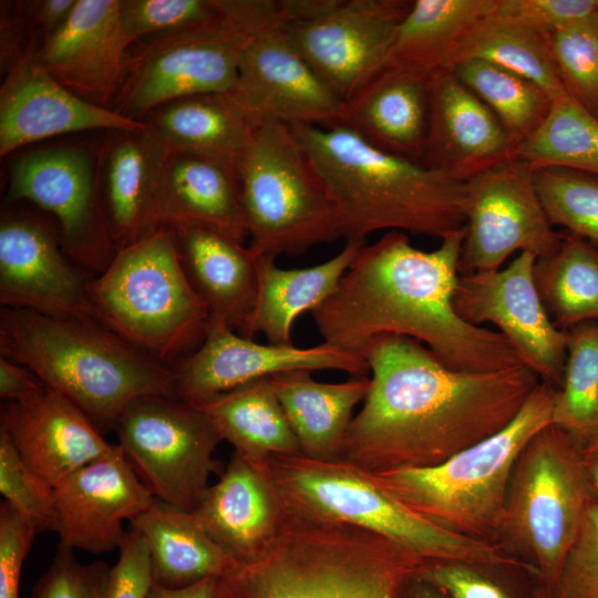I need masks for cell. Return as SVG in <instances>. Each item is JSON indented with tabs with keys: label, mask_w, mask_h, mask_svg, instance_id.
<instances>
[{
	"label": "cell",
	"mask_w": 598,
	"mask_h": 598,
	"mask_svg": "<svg viewBox=\"0 0 598 598\" xmlns=\"http://www.w3.org/2000/svg\"><path fill=\"white\" fill-rule=\"evenodd\" d=\"M371 385L353 416L341 458L370 473L439 465L498 433L540 382L526 365L457 371L409 337L365 346Z\"/></svg>",
	"instance_id": "obj_1"
},
{
	"label": "cell",
	"mask_w": 598,
	"mask_h": 598,
	"mask_svg": "<svg viewBox=\"0 0 598 598\" xmlns=\"http://www.w3.org/2000/svg\"><path fill=\"white\" fill-rule=\"evenodd\" d=\"M465 228L426 251L391 230L363 245L334 292L311 311L323 342L362 357L381 334L409 337L444 365L487 372L523 364L497 331L464 321L455 310Z\"/></svg>",
	"instance_id": "obj_2"
},
{
	"label": "cell",
	"mask_w": 598,
	"mask_h": 598,
	"mask_svg": "<svg viewBox=\"0 0 598 598\" xmlns=\"http://www.w3.org/2000/svg\"><path fill=\"white\" fill-rule=\"evenodd\" d=\"M334 199L342 238L379 230L442 239L465 226V182L384 152L351 130L290 126Z\"/></svg>",
	"instance_id": "obj_3"
},
{
	"label": "cell",
	"mask_w": 598,
	"mask_h": 598,
	"mask_svg": "<svg viewBox=\"0 0 598 598\" xmlns=\"http://www.w3.org/2000/svg\"><path fill=\"white\" fill-rule=\"evenodd\" d=\"M422 561L371 532L288 509L265 549L217 577L215 598H399Z\"/></svg>",
	"instance_id": "obj_4"
},
{
	"label": "cell",
	"mask_w": 598,
	"mask_h": 598,
	"mask_svg": "<svg viewBox=\"0 0 598 598\" xmlns=\"http://www.w3.org/2000/svg\"><path fill=\"white\" fill-rule=\"evenodd\" d=\"M0 353L32 371L103 433L135 400L177 398L173 369L94 318H54L1 308Z\"/></svg>",
	"instance_id": "obj_5"
},
{
	"label": "cell",
	"mask_w": 598,
	"mask_h": 598,
	"mask_svg": "<svg viewBox=\"0 0 598 598\" xmlns=\"http://www.w3.org/2000/svg\"><path fill=\"white\" fill-rule=\"evenodd\" d=\"M288 509L379 535L421 560H457L482 567L533 566L506 555L504 545L456 534L420 516L386 492L374 475L343 460L303 454L264 461Z\"/></svg>",
	"instance_id": "obj_6"
},
{
	"label": "cell",
	"mask_w": 598,
	"mask_h": 598,
	"mask_svg": "<svg viewBox=\"0 0 598 598\" xmlns=\"http://www.w3.org/2000/svg\"><path fill=\"white\" fill-rule=\"evenodd\" d=\"M89 296L95 320L166 365L196 350L210 321L164 226L118 248Z\"/></svg>",
	"instance_id": "obj_7"
},
{
	"label": "cell",
	"mask_w": 598,
	"mask_h": 598,
	"mask_svg": "<svg viewBox=\"0 0 598 598\" xmlns=\"http://www.w3.org/2000/svg\"><path fill=\"white\" fill-rule=\"evenodd\" d=\"M557 390L540 381L506 427L439 465L372 474L427 520L456 534L494 540L515 463L530 439L551 424Z\"/></svg>",
	"instance_id": "obj_8"
},
{
	"label": "cell",
	"mask_w": 598,
	"mask_h": 598,
	"mask_svg": "<svg viewBox=\"0 0 598 598\" xmlns=\"http://www.w3.org/2000/svg\"><path fill=\"white\" fill-rule=\"evenodd\" d=\"M278 19V0H221L220 11L210 20L151 37L133 56H126L112 110L143 121L178 99L231 93L244 47Z\"/></svg>",
	"instance_id": "obj_9"
},
{
	"label": "cell",
	"mask_w": 598,
	"mask_h": 598,
	"mask_svg": "<svg viewBox=\"0 0 598 598\" xmlns=\"http://www.w3.org/2000/svg\"><path fill=\"white\" fill-rule=\"evenodd\" d=\"M238 178L256 257L300 256L342 238L338 206L290 126L260 121Z\"/></svg>",
	"instance_id": "obj_10"
},
{
	"label": "cell",
	"mask_w": 598,
	"mask_h": 598,
	"mask_svg": "<svg viewBox=\"0 0 598 598\" xmlns=\"http://www.w3.org/2000/svg\"><path fill=\"white\" fill-rule=\"evenodd\" d=\"M594 498L574 436L554 424L535 434L515 463L499 534L533 559L548 592Z\"/></svg>",
	"instance_id": "obj_11"
},
{
	"label": "cell",
	"mask_w": 598,
	"mask_h": 598,
	"mask_svg": "<svg viewBox=\"0 0 598 598\" xmlns=\"http://www.w3.org/2000/svg\"><path fill=\"white\" fill-rule=\"evenodd\" d=\"M117 445L154 497L194 512L220 474L214 457L223 441L209 417L178 398L146 395L132 402L118 417Z\"/></svg>",
	"instance_id": "obj_12"
},
{
	"label": "cell",
	"mask_w": 598,
	"mask_h": 598,
	"mask_svg": "<svg viewBox=\"0 0 598 598\" xmlns=\"http://www.w3.org/2000/svg\"><path fill=\"white\" fill-rule=\"evenodd\" d=\"M410 0H278L279 25L344 101L388 58Z\"/></svg>",
	"instance_id": "obj_13"
},
{
	"label": "cell",
	"mask_w": 598,
	"mask_h": 598,
	"mask_svg": "<svg viewBox=\"0 0 598 598\" xmlns=\"http://www.w3.org/2000/svg\"><path fill=\"white\" fill-rule=\"evenodd\" d=\"M460 274L497 270L515 252L537 259L559 243L539 199L534 168L512 158L465 182Z\"/></svg>",
	"instance_id": "obj_14"
},
{
	"label": "cell",
	"mask_w": 598,
	"mask_h": 598,
	"mask_svg": "<svg viewBox=\"0 0 598 598\" xmlns=\"http://www.w3.org/2000/svg\"><path fill=\"white\" fill-rule=\"evenodd\" d=\"M9 202L28 200L54 216L68 256L85 272L101 274L116 252L93 163L82 148L53 147L17 159Z\"/></svg>",
	"instance_id": "obj_15"
},
{
	"label": "cell",
	"mask_w": 598,
	"mask_h": 598,
	"mask_svg": "<svg viewBox=\"0 0 598 598\" xmlns=\"http://www.w3.org/2000/svg\"><path fill=\"white\" fill-rule=\"evenodd\" d=\"M536 259L520 252L501 269L461 275L453 301L464 321L495 326L524 365L540 381L559 389L567 332L553 322L538 293Z\"/></svg>",
	"instance_id": "obj_16"
},
{
	"label": "cell",
	"mask_w": 598,
	"mask_h": 598,
	"mask_svg": "<svg viewBox=\"0 0 598 598\" xmlns=\"http://www.w3.org/2000/svg\"><path fill=\"white\" fill-rule=\"evenodd\" d=\"M297 369L337 370L352 377H370L363 357L326 342L309 348L293 343H258L216 320L209 321L199 347L173 371L177 398L199 405L249 381Z\"/></svg>",
	"instance_id": "obj_17"
},
{
	"label": "cell",
	"mask_w": 598,
	"mask_h": 598,
	"mask_svg": "<svg viewBox=\"0 0 598 598\" xmlns=\"http://www.w3.org/2000/svg\"><path fill=\"white\" fill-rule=\"evenodd\" d=\"M91 278L68 256L60 237L47 224L28 215H2V308L54 318H94L89 296Z\"/></svg>",
	"instance_id": "obj_18"
},
{
	"label": "cell",
	"mask_w": 598,
	"mask_h": 598,
	"mask_svg": "<svg viewBox=\"0 0 598 598\" xmlns=\"http://www.w3.org/2000/svg\"><path fill=\"white\" fill-rule=\"evenodd\" d=\"M256 120L334 126L343 100L299 53L278 21L244 47L230 93Z\"/></svg>",
	"instance_id": "obj_19"
},
{
	"label": "cell",
	"mask_w": 598,
	"mask_h": 598,
	"mask_svg": "<svg viewBox=\"0 0 598 598\" xmlns=\"http://www.w3.org/2000/svg\"><path fill=\"white\" fill-rule=\"evenodd\" d=\"M53 495L51 530L61 545L92 554L120 549L128 535L124 522L135 519L155 498L117 444L58 483Z\"/></svg>",
	"instance_id": "obj_20"
},
{
	"label": "cell",
	"mask_w": 598,
	"mask_h": 598,
	"mask_svg": "<svg viewBox=\"0 0 598 598\" xmlns=\"http://www.w3.org/2000/svg\"><path fill=\"white\" fill-rule=\"evenodd\" d=\"M32 49L9 69L0 91V155L44 138L90 130L141 132L144 121L95 105L59 83Z\"/></svg>",
	"instance_id": "obj_21"
},
{
	"label": "cell",
	"mask_w": 598,
	"mask_h": 598,
	"mask_svg": "<svg viewBox=\"0 0 598 598\" xmlns=\"http://www.w3.org/2000/svg\"><path fill=\"white\" fill-rule=\"evenodd\" d=\"M128 47L121 0H76L66 21L33 53L59 83L90 103L111 109Z\"/></svg>",
	"instance_id": "obj_22"
},
{
	"label": "cell",
	"mask_w": 598,
	"mask_h": 598,
	"mask_svg": "<svg viewBox=\"0 0 598 598\" xmlns=\"http://www.w3.org/2000/svg\"><path fill=\"white\" fill-rule=\"evenodd\" d=\"M516 146L452 69L430 76V117L421 164L466 182L515 158Z\"/></svg>",
	"instance_id": "obj_23"
},
{
	"label": "cell",
	"mask_w": 598,
	"mask_h": 598,
	"mask_svg": "<svg viewBox=\"0 0 598 598\" xmlns=\"http://www.w3.org/2000/svg\"><path fill=\"white\" fill-rule=\"evenodd\" d=\"M0 430L25 464L52 487L116 445L79 408L47 386L24 400L6 402Z\"/></svg>",
	"instance_id": "obj_24"
},
{
	"label": "cell",
	"mask_w": 598,
	"mask_h": 598,
	"mask_svg": "<svg viewBox=\"0 0 598 598\" xmlns=\"http://www.w3.org/2000/svg\"><path fill=\"white\" fill-rule=\"evenodd\" d=\"M193 513L206 533L243 563L266 548L281 528L288 508L264 461L234 451Z\"/></svg>",
	"instance_id": "obj_25"
},
{
	"label": "cell",
	"mask_w": 598,
	"mask_h": 598,
	"mask_svg": "<svg viewBox=\"0 0 598 598\" xmlns=\"http://www.w3.org/2000/svg\"><path fill=\"white\" fill-rule=\"evenodd\" d=\"M429 117L430 76L384 63L343 101L337 125L384 152L421 164Z\"/></svg>",
	"instance_id": "obj_26"
},
{
	"label": "cell",
	"mask_w": 598,
	"mask_h": 598,
	"mask_svg": "<svg viewBox=\"0 0 598 598\" xmlns=\"http://www.w3.org/2000/svg\"><path fill=\"white\" fill-rule=\"evenodd\" d=\"M168 228L210 320L243 336L256 303V256L244 243L207 226L179 223Z\"/></svg>",
	"instance_id": "obj_27"
},
{
	"label": "cell",
	"mask_w": 598,
	"mask_h": 598,
	"mask_svg": "<svg viewBox=\"0 0 598 598\" xmlns=\"http://www.w3.org/2000/svg\"><path fill=\"white\" fill-rule=\"evenodd\" d=\"M159 227L198 224L241 243L248 237L238 174L195 154L169 151L159 176Z\"/></svg>",
	"instance_id": "obj_28"
},
{
	"label": "cell",
	"mask_w": 598,
	"mask_h": 598,
	"mask_svg": "<svg viewBox=\"0 0 598 598\" xmlns=\"http://www.w3.org/2000/svg\"><path fill=\"white\" fill-rule=\"evenodd\" d=\"M169 151L214 159L238 174L256 120L230 93H207L166 103L143 120Z\"/></svg>",
	"instance_id": "obj_29"
},
{
	"label": "cell",
	"mask_w": 598,
	"mask_h": 598,
	"mask_svg": "<svg viewBox=\"0 0 598 598\" xmlns=\"http://www.w3.org/2000/svg\"><path fill=\"white\" fill-rule=\"evenodd\" d=\"M168 147L152 127L124 132L105 159L104 205L110 231L122 248L159 228L157 188Z\"/></svg>",
	"instance_id": "obj_30"
},
{
	"label": "cell",
	"mask_w": 598,
	"mask_h": 598,
	"mask_svg": "<svg viewBox=\"0 0 598 598\" xmlns=\"http://www.w3.org/2000/svg\"><path fill=\"white\" fill-rule=\"evenodd\" d=\"M312 372L290 370L270 380L301 454L315 460L341 458L353 410L367 398L371 378L322 383L313 380Z\"/></svg>",
	"instance_id": "obj_31"
},
{
	"label": "cell",
	"mask_w": 598,
	"mask_h": 598,
	"mask_svg": "<svg viewBox=\"0 0 598 598\" xmlns=\"http://www.w3.org/2000/svg\"><path fill=\"white\" fill-rule=\"evenodd\" d=\"M365 241L348 240L340 252L319 265L283 269L276 259L257 258L256 303L243 337L262 333L269 343L290 344L295 320L312 311L337 289Z\"/></svg>",
	"instance_id": "obj_32"
},
{
	"label": "cell",
	"mask_w": 598,
	"mask_h": 598,
	"mask_svg": "<svg viewBox=\"0 0 598 598\" xmlns=\"http://www.w3.org/2000/svg\"><path fill=\"white\" fill-rule=\"evenodd\" d=\"M131 528L147 545L154 582L166 588H184L218 577L237 563L206 533L193 512L156 497L131 522Z\"/></svg>",
	"instance_id": "obj_33"
},
{
	"label": "cell",
	"mask_w": 598,
	"mask_h": 598,
	"mask_svg": "<svg viewBox=\"0 0 598 598\" xmlns=\"http://www.w3.org/2000/svg\"><path fill=\"white\" fill-rule=\"evenodd\" d=\"M497 0H414L399 24L385 63L431 76L450 69L467 35Z\"/></svg>",
	"instance_id": "obj_34"
},
{
	"label": "cell",
	"mask_w": 598,
	"mask_h": 598,
	"mask_svg": "<svg viewBox=\"0 0 598 598\" xmlns=\"http://www.w3.org/2000/svg\"><path fill=\"white\" fill-rule=\"evenodd\" d=\"M234 451L256 461L301 453L270 377L249 381L195 405Z\"/></svg>",
	"instance_id": "obj_35"
},
{
	"label": "cell",
	"mask_w": 598,
	"mask_h": 598,
	"mask_svg": "<svg viewBox=\"0 0 598 598\" xmlns=\"http://www.w3.org/2000/svg\"><path fill=\"white\" fill-rule=\"evenodd\" d=\"M534 278L542 301L560 330L598 321V247L567 234L557 249L538 258Z\"/></svg>",
	"instance_id": "obj_36"
},
{
	"label": "cell",
	"mask_w": 598,
	"mask_h": 598,
	"mask_svg": "<svg viewBox=\"0 0 598 598\" xmlns=\"http://www.w3.org/2000/svg\"><path fill=\"white\" fill-rule=\"evenodd\" d=\"M465 60L486 61L523 76L553 101L569 94L545 37L493 13L462 42L451 68Z\"/></svg>",
	"instance_id": "obj_37"
},
{
	"label": "cell",
	"mask_w": 598,
	"mask_h": 598,
	"mask_svg": "<svg viewBox=\"0 0 598 598\" xmlns=\"http://www.w3.org/2000/svg\"><path fill=\"white\" fill-rule=\"evenodd\" d=\"M515 157L533 168L559 167L598 177V117L570 94L554 100Z\"/></svg>",
	"instance_id": "obj_38"
},
{
	"label": "cell",
	"mask_w": 598,
	"mask_h": 598,
	"mask_svg": "<svg viewBox=\"0 0 598 598\" xmlns=\"http://www.w3.org/2000/svg\"><path fill=\"white\" fill-rule=\"evenodd\" d=\"M458 80L495 115L516 148L544 122L553 100L536 84L482 60L451 68Z\"/></svg>",
	"instance_id": "obj_39"
},
{
	"label": "cell",
	"mask_w": 598,
	"mask_h": 598,
	"mask_svg": "<svg viewBox=\"0 0 598 598\" xmlns=\"http://www.w3.org/2000/svg\"><path fill=\"white\" fill-rule=\"evenodd\" d=\"M566 332V362L551 424L578 440L598 425V321L577 324Z\"/></svg>",
	"instance_id": "obj_40"
},
{
	"label": "cell",
	"mask_w": 598,
	"mask_h": 598,
	"mask_svg": "<svg viewBox=\"0 0 598 598\" xmlns=\"http://www.w3.org/2000/svg\"><path fill=\"white\" fill-rule=\"evenodd\" d=\"M534 175L550 224L598 247V177L559 167L534 168Z\"/></svg>",
	"instance_id": "obj_41"
},
{
	"label": "cell",
	"mask_w": 598,
	"mask_h": 598,
	"mask_svg": "<svg viewBox=\"0 0 598 598\" xmlns=\"http://www.w3.org/2000/svg\"><path fill=\"white\" fill-rule=\"evenodd\" d=\"M567 92L598 117V18L545 37Z\"/></svg>",
	"instance_id": "obj_42"
},
{
	"label": "cell",
	"mask_w": 598,
	"mask_h": 598,
	"mask_svg": "<svg viewBox=\"0 0 598 598\" xmlns=\"http://www.w3.org/2000/svg\"><path fill=\"white\" fill-rule=\"evenodd\" d=\"M221 0H121V23L128 45L144 38L202 24L220 11Z\"/></svg>",
	"instance_id": "obj_43"
},
{
	"label": "cell",
	"mask_w": 598,
	"mask_h": 598,
	"mask_svg": "<svg viewBox=\"0 0 598 598\" xmlns=\"http://www.w3.org/2000/svg\"><path fill=\"white\" fill-rule=\"evenodd\" d=\"M0 492L4 502L37 524L39 532L51 530L54 516L53 487L25 464L2 430Z\"/></svg>",
	"instance_id": "obj_44"
},
{
	"label": "cell",
	"mask_w": 598,
	"mask_h": 598,
	"mask_svg": "<svg viewBox=\"0 0 598 598\" xmlns=\"http://www.w3.org/2000/svg\"><path fill=\"white\" fill-rule=\"evenodd\" d=\"M110 574L105 561L81 564L72 549L59 544L30 598H109Z\"/></svg>",
	"instance_id": "obj_45"
},
{
	"label": "cell",
	"mask_w": 598,
	"mask_h": 598,
	"mask_svg": "<svg viewBox=\"0 0 598 598\" xmlns=\"http://www.w3.org/2000/svg\"><path fill=\"white\" fill-rule=\"evenodd\" d=\"M555 598H598V501L586 511L576 542L549 592Z\"/></svg>",
	"instance_id": "obj_46"
},
{
	"label": "cell",
	"mask_w": 598,
	"mask_h": 598,
	"mask_svg": "<svg viewBox=\"0 0 598 598\" xmlns=\"http://www.w3.org/2000/svg\"><path fill=\"white\" fill-rule=\"evenodd\" d=\"M493 14L546 37L573 23L598 18V0H497Z\"/></svg>",
	"instance_id": "obj_47"
},
{
	"label": "cell",
	"mask_w": 598,
	"mask_h": 598,
	"mask_svg": "<svg viewBox=\"0 0 598 598\" xmlns=\"http://www.w3.org/2000/svg\"><path fill=\"white\" fill-rule=\"evenodd\" d=\"M480 567L457 560H424L413 577L448 598H512L503 586L481 573Z\"/></svg>",
	"instance_id": "obj_48"
},
{
	"label": "cell",
	"mask_w": 598,
	"mask_h": 598,
	"mask_svg": "<svg viewBox=\"0 0 598 598\" xmlns=\"http://www.w3.org/2000/svg\"><path fill=\"white\" fill-rule=\"evenodd\" d=\"M37 524L7 502L0 505V598H19L23 561L31 548Z\"/></svg>",
	"instance_id": "obj_49"
},
{
	"label": "cell",
	"mask_w": 598,
	"mask_h": 598,
	"mask_svg": "<svg viewBox=\"0 0 598 598\" xmlns=\"http://www.w3.org/2000/svg\"><path fill=\"white\" fill-rule=\"evenodd\" d=\"M154 584L151 556L144 538L134 529L111 567L109 598H147Z\"/></svg>",
	"instance_id": "obj_50"
},
{
	"label": "cell",
	"mask_w": 598,
	"mask_h": 598,
	"mask_svg": "<svg viewBox=\"0 0 598 598\" xmlns=\"http://www.w3.org/2000/svg\"><path fill=\"white\" fill-rule=\"evenodd\" d=\"M45 385L28 368L7 358H0V398L7 402L30 398Z\"/></svg>",
	"instance_id": "obj_51"
},
{
	"label": "cell",
	"mask_w": 598,
	"mask_h": 598,
	"mask_svg": "<svg viewBox=\"0 0 598 598\" xmlns=\"http://www.w3.org/2000/svg\"><path fill=\"white\" fill-rule=\"evenodd\" d=\"M75 3L76 0L32 1L24 4V13L31 28L41 33L44 40L66 21Z\"/></svg>",
	"instance_id": "obj_52"
},
{
	"label": "cell",
	"mask_w": 598,
	"mask_h": 598,
	"mask_svg": "<svg viewBox=\"0 0 598 598\" xmlns=\"http://www.w3.org/2000/svg\"><path fill=\"white\" fill-rule=\"evenodd\" d=\"M217 577H207L184 588L153 584L147 598H215Z\"/></svg>",
	"instance_id": "obj_53"
},
{
	"label": "cell",
	"mask_w": 598,
	"mask_h": 598,
	"mask_svg": "<svg viewBox=\"0 0 598 598\" xmlns=\"http://www.w3.org/2000/svg\"><path fill=\"white\" fill-rule=\"evenodd\" d=\"M576 442L594 497L598 501V425Z\"/></svg>",
	"instance_id": "obj_54"
},
{
	"label": "cell",
	"mask_w": 598,
	"mask_h": 598,
	"mask_svg": "<svg viewBox=\"0 0 598 598\" xmlns=\"http://www.w3.org/2000/svg\"><path fill=\"white\" fill-rule=\"evenodd\" d=\"M400 598H448L437 588L417 580L413 576L403 587Z\"/></svg>",
	"instance_id": "obj_55"
},
{
	"label": "cell",
	"mask_w": 598,
	"mask_h": 598,
	"mask_svg": "<svg viewBox=\"0 0 598 598\" xmlns=\"http://www.w3.org/2000/svg\"><path fill=\"white\" fill-rule=\"evenodd\" d=\"M535 598H555L551 594H549L545 589H539L535 592Z\"/></svg>",
	"instance_id": "obj_56"
}]
</instances>
